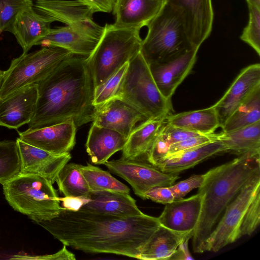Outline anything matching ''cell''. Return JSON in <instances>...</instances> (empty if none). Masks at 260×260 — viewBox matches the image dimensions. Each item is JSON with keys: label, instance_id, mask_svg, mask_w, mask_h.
I'll use <instances>...</instances> for the list:
<instances>
[{"label": "cell", "instance_id": "1", "mask_svg": "<svg viewBox=\"0 0 260 260\" xmlns=\"http://www.w3.org/2000/svg\"><path fill=\"white\" fill-rule=\"evenodd\" d=\"M38 224L66 246L135 258L160 225L157 217L144 213L121 217L64 208L56 217Z\"/></svg>", "mask_w": 260, "mask_h": 260}, {"label": "cell", "instance_id": "2", "mask_svg": "<svg viewBox=\"0 0 260 260\" xmlns=\"http://www.w3.org/2000/svg\"><path fill=\"white\" fill-rule=\"evenodd\" d=\"M88 56L72 54L37 84V107L28 128L68 121L78 127L93 121L95 85Z\"/></svg>", "mask_w": 260, "mask_h": 260}, {"label": "cell", "instance_id": "3", "mask_svg": "<svg viewBox=\"0 0 260 260\" xmlns=\"http://www.w3.org/2000/svg\"><path fill=\"white\" fill-rule=\"evenodd\" d=\"M259 155L245 153L205 173L198 188L202 207L192 236L194 252H206V241L223 212L243 187L260 173Z\"/></svg>", "mask_w": 260, "mask_h": 260}, {"label": "cell", "instance_id": "4", "mask_svg": "<svg viewBox=\"0 0 260 260\" xmlns=\"http://www.w3.org/2000/svg\"><path fill=\"white\" fill-rule=\"evenodd\" d=\"M2 185L11 207L37 223L52 219L64 209L53 183L39 175L20 173Z\"/></svg>", "mask_w": 260, "mask_h": 260}, {"label": "cell", "instance_id": "5", "mask_svg": "<svg viewBox=\"0 0 260 260\" xmlns=\"http://www.w3.org/2000/svg\"><path fill=\"white\" fill-rule=\"evenodd\" d=\"M147 26L140 52L148 64L170 60L194 48L181 16L166 2Z\"/></svg>", "mask_w": 260, "mask_h": 260}, {"label": "cell", "instance_id": "6", "mask_svg": "<svg viewBox=\"0 0 260 260\" xmlns=\"http://www.w3.org/2000/svg\"><path fill=\"white\" fill-rule=\"evenodd\" d=\"M140 30L105 25L96 47L87 58L95 87L140 52L143 40Z\"/></svg>", "mask_w": 260, "mask_h": 260}, {"label": "cell", "instance_id": "7", "mask_svg": "<svg viewBox=\"0 0 260 260\" xmlns=\"http://www.w3.org/2000/svg\"><path fill=\"white\" fill-rule=\"evenodd\" d=\"M115 97L133 106L147 119L167 117L173 111L171 100L160 93L140 52L128 62Z\"/></svg>", "mask_w": 260, "mask_h": 260}, {"label": "cell", "instance_id": "8", "mask_svg": "<svg viewBox=\"0 0 260 260\" xmlns=\"http://www.w3.org/2000/svg\"><path fill=\"white\" fill-rule=\"evenodd\" d=\"M72 54V52L62 48L44 47L14 58L9 68L4 71L0 99L23 87L38 84Z\"/></svg>", "mask_w": 260, "mask_h": 260}, {"label": "cell", "instance_id": "9", "mask_svg": "<svg viewBox=\"0 0 260 260\" xmlns=\"http://www.w3.org/2000/svg\"><path fill=\"white\" fill-rule=\"evenodd\" d=\"M259 189L260 173L252 177L226 207L206 241V251L217 252L240 238L244 214Z\"/></svg>", "mask_w": 260, "mask_h": 260}, {"label": "cell", "instance_id": "10", "mask_svg": "<svg viewBox=\"0 0 260 260\" xmlns=\"http://www.w3.org/2000/svg\"><path fill=\"white\" fill-rule=\"evenodd\" d=\"M104 165L110 172L127 182L134 193L143 200H145V193L150 189L156 186H170L179 178L178 174L164 173L139 158H121L107 160Z\"/></svg>", "mask_w": 260, "mask_h": 260}, {"label": "cell", "instance_id": "11", "mask_svg": "<svg viewBox=\"0 0 260 260\" xmlns=\"http://www.w3.org/2000/svg\"><path fill=\"white\" fill-rule=\"evenodd\" d=\"M181 16L189 41L199 49L212 31L214 13L212 0H166Z\"/></svg>", "mask_w": 260, "mask_h": 260}, {"label": "cell", "instance_id": "12", "mask_svg": "<svg viewBox=\"0 0 260 260\" xmlns=\"http://www.w3.org/2000/svg\"><path fill=\"white\" fill-rule=\"evenodd\" d=\"M76 126L72 121L19 132L25 142L52 154L69 153L75 144Z\"/></svg>", "mask_w": 260, "mask_h": 260}, {"label": "cell", "instance_id": "13", "mask_svg": "<svg viewBox=\"0 0 260 260\" xmlns=\"http://www.w3.org/2000/svg\"><path fill=\"white\" fill-rule=\"evenodd\" d=\"M34 8L38 13L52 22L99 31L104 29V27L93 21V11L78 0L38 1L34 4Z\"/></svg>", "mask_w": 260, "mask_h": 260}, {"label": "cell", "instance_id": "14", "mask_svg": "<svg viewBox=\"0 0 260 260\" xmlns=\"http://www.w3.org/2000/svg\"><path fill=\"white\" fill-rule=\"evenodd\" d=\"M103 31L68 25L51 28L36 45L60 47L74 54L89 56L96 47Z\"/></svg>", "mask_w": 260, "mask_h": 260}, {"label": "cell", "instance_id": "15", "mask_svg": "<svg viewBox=\"0 0 260 260\" xmlns=\"http://www.w3.org/2000/svg\"><path fill=\"white\" fill-rule=\"evenodd\" d=\"M37 84L23 87L0 99V126L18 129L31 121L37 107Z\"/></svg>", "mask_w": 260, "mask_h": 260}, {"label": "cell", "instance_id": "16", "mask_svg": "<svg viewBox=\"0 0 260 260\" xmlns=\"http://www.w3.org/2000/svg\"><path fill=\"white\" fill-rule=\"evenodd\" d=\"M21 160V172L41 176L53 184L61 169L71 158L69 153L54 154L16 139Z\"/></svg>", "mask_w": 260, "mask_h": 260}, {"label": "cell", "instance_id": "17", "mask_svg": "<svg viewBox=\"0 0 260 260\" xmlns=\"http://www.w3.org/2000/svg\"><path fill=\"white\" fill-rule=\"evenodd\" d=\"M199 49H191L170 60L148 64L155 84L162 95L171 100L176 88L191 72Z\"/></svg>", "mask_w": 260, "mask_h": 260}, {"label": "cell", "instance_id": "18", "mask_svg": "<svg viewBox=\"0 0 260 260\" xmlns=\"http://www.w3.org/2000/svg\"><path fill=\"white\" fill-rule=\"evenodd\" d=\"M260 85V64L255 63L243 69L223 96L214 105L219 127L244 100Z\"/></svg>", "mask_w": 260, "mask_h": 260}, {"label": "cell", "instance_id": "19", "mask_svg": "<svg viewBox=\"0 0 260 260\" xmlns=\"http://www.w3.org/2000/svg\"><path fill=\"white\" fill-rule=\"evenodd\" d=\"M146 120L136 109L115 97L96 107L92 122L99 126L115 131L127 138L138 122Z\"/></svg>", "mask_w": 260, "mask_h": 260}, {"label": "cell", "instance_id": "20", "mask_svg": "<svg viewBox=\"0 0 260 260\" xmlns=\"http://www.w3.org/2000/svg\"><path fill=\"white\" fill-rule=\"evenodd\" d=\"M202 197L197 193L186 199L175 200L166 204L157 217L160 225L180 233H192L200 217Z\"/></svg>", "mask_w": 260, "mask_h": 260}, {"label": "cell", "instance_id": "21", "mask_svg": "<svg viewBox=\"0 0 260 260\" xmlns=\"http://www.w3.org/2000/svg\"><path fill=\"white\" fill-rule=\"evenodd\" d=\"M53 22L38 13L33 6L24 8L15 17L6 31L12 33L26 53L49 31Z\"/></svg>", "mask_w": 260, "mask_h": 260}, {"label": "cell", "instance_id": "22", "mask_svg": "<svg viewBox=\"0 0 260 260\" xmlns=\"http://www.w3.org/2000/svg\"><path fill=\"white\" fill-rule=\"evenodd\" d=\"M166 0H116L113 25L123 28L140 29L147 26L158 13Z\"/></svg>", "mask_w": 260, "mask_h": 260}, {"label": "cell", "instance_id": "23", "mask_svg": "<svg viewBox=\"0 0 260 260\" xmlns=\"http://www.w3.org/2000/svg\"><path fill=\"white\" fill-rule=\"evenodd\" d=\"M80 209L121 217L143 213L129 193L109 190L91 191L89 197L85 200Z\"/></svg>", "mask_w": 260, "mask_h": 260}, {"label": "cell", "instance_id": "24", "mask_svg": "<svg viewBox=\"0 0 260 260\" xmlns=\"http://www.w3.org/2000/svg\"><path fill=\"white\" fill-rule=\"evenodd\" d=\"M126 140L119 133L92 123L85 144L86 152L93 164H104L115 153L122 150Z\"/></svg>", "mask_w": 260, "mask_h": 260}, {"label": "cell", "instance_id": "25", "mask_svg": "<svg viewBox=\"0 0 260 260\" xmlns=\"http://www.w3.org/2000/svg\"><path fill=\"white\" fill-rule=\"evenodd\" d=\"M225 151L224 145L216 140L197 147L168 155L155 167L164 173L178 174L215 154Z\"/></svg>", "mask_w": 260, "mask_h": 260}, {"label": "cell", "instance_id": "26", "mask_svg": "<svg viewBox=\"0 0 260 260\" xmlns=\"http://www.w3.org/2000/svg\"><path fill=\"white\" fill-rule=\"evenodd\" d=\"M166 122V117L149 119L135 127L122 149V158L134 159L146 155Z\"/></svg>", "mask_w": 260, "mask_h": 260}, {"label": "cell", "instance_id": "27", "mask_svg": "<svg viewBox=\"0 0 260 260\" xmlns=\"http://www.w3.org/2000/svg\"><path fill=\"white\" fill-rule=\"evenodd\" d=\"M167 123L202 135L211 134L219 127L218 116L213 106L203 109L170 114Z\"/></svg>", "mask_w": 260, "mask_h": 260}, {"label": "cell", "instance_id": "28", "mask_svg": "<svg viewBox=\"0 0 260 260\" xmlns=\"http://www.w3.org/2000/svg\"><path fill=\"white\" fill-rule=\"evenodd\" d=\"M189 233H180L160 225L143 247L137 259H169L183 238Z\"/></svg>", "mask_w": 260, "mask_h": 260}, {"label": "cell", "instance_id": "29", "mask_svg": "<svg viewBox=\"0 0 260 260\" xmlns=\"http://www.w3.org/2000/svg\"><path fill=\"white\" fill-rule=\"evenodd\" d=\"M226 151L260 155V121L229 132L217 134Z\"/></svg>", "mask_w": 260, "mask_h": 260}, {"label": "cell", "instance_id": "30", "mask_svg": "<svg viewBox=\"0 0 260 260\" xmlns=\"http://www.w3.org/2000/svg\"><path fill=\"white\" fill-rule=\"evenodd\" d=\"M260 121V85L236 109L221 127L229 132Z\"/></svg>", "mask_w": 260, "mask_h": 260}, {"label": "cell", "instance_id": "31", "mask_svg": "<svg viewBox=\"0 0 260 260\" xmlns=\"http://www.w3.org/2000/svg\"><path fill=\"white\" fill-rule=\"evenodd\" d=\"M65 197L88 199L90 190L78 167V164L67 163L58 173L55 181Z\"/></svg>", "mask_w": 260, "mask_h": 260}, {"label": "cell", "instance_id": "32", "mask_svg": "<svg viewBox=\"0 0 260 260\" xmlns=\"http://www.w3.org/2000/svg\"><path fill=\"white\" fill-rule=\"evenodd\" d=\"M91 191L109 190L129 193V188L108 172L90 164H78Z\"/></svg>", "mask_w": 260, "mask_h": 260}, {"label": "cell", "instance_id": "33", "mask_svg": "<svg viewBox=\"0 0 260 260\" xmlns=\"http://www.w3.org/2000/svg\"><path fill=\"white\" fill-rule=\"evenodd\" d=\"M21 172V160L16 141H0V184L3 185Z\"/></svg>", "mask_w": 260, "mask_h": 260}, {"label": "cell", "instance_id": "34", "mask_svg": "<svg viewBox=\"0 0 260 260\" xmlns=\"http://www.w3.org/2000/svg\"><path fill=\"white\" fill-rule=\"evenodd\" d=\"M128 66L124 64L102 84L95 87L93 104L99 107L115 97Z\"/></svg>", "mask_w": 260, "mask_h": 260}, {"label": "cell", "instance_id": "35", "mask_svg": "<svg viewBox=\"0 0 260 260\" xmlns=\"http://www.w3.org/2000/svg\"><path fill=\"white\" fill-rule=\"evenodd\" d=\"M249 20L240 39L250 46L260 55V9L248 5Z\"/></svg>", "mask_w": 260, "mask_h": 260}, {"label": "cell", "instance_id": "36", "mask_svg": "<svg viewBox=\"0 0 260 260\" xmlns=\"http://www.w3.org/2000/svg\"><path fill=\"white\" fill-rule=\"evenodd\" d=\"M33 6L32 0H0V34L6 31L20 11Z\"/></svg>", "mask_w": 260, "mask_h": 260}, {"label": "cell", "instance_id": "37", "mask_svg": "<svg viewBox=\"0 0 260 260\" xmlns=\"http://www.w3.org/2000/svg\"><path fill=\"white\" fill-rule=\"evenodd\" d=\"M260 222V189L256 192L248 205L240 228V238L250 236L257 229Z\"/></svg>", "mask_w": 260, "mask_h": 260}, {"label": "cell", "instance_id": "38", "mask_svg": "<svg viewBox=\"0 0 260 260\" xmlns=\"http://www.w3.org/2000/svg\"><path fill=\"white\" fill-rule=\"evenodd\" d=\"M170 146V143L165 135L162 133L161 129L158 136L146 154L148 162L155 167L168 154Z\"/></svg>", "mask_w": 260, "mask_h": 260}, {"label": "cell", "instance_id": "39", "mask_svg": "<svg viewBox=\"0 0 260 260\" xmlns=\"http://www.w3.org/2000/svg\"><path fill=\"white\" fill-rule=\"evenodd\" d=\"M216 140H217V134L213 133L208 135H200L189 138L170 145L167 155L197 147Z\"/></svg>", "mask_w": 260, "mask_h": 260}, {"label": "cell", "instance_id": "40", "mask_svg": "<svg viewBox=\"0 0 260 260\" xmlns=\"http://www.w3.org/2000/svg\"><path fill=\"white\" fill-rule=\"evenodd\" d=\"M205 174L194 175L170 186L175 200L183 198L192 190L199 188L205 179Z\"/></svg>", "mask_w": 260, "mask_h": 260}, {"label": "cell", "instance_id": "41", "mask_svg": "<svg viewBox=\"0 0 260 260\" xmlns=\"http://www.w3.org/2000/svg\"><path fill=\"white\" fill-rule=\"evenodd\" d=\"M170 145L202 134L170 125L166 122L161 128Z\"/></svg>", "mask_w": 260, "mask_h": 260}, {"label": "cell", "instance_id": "42", "mask_svg": "<svg viewBox=\"0 0 260 260\" xmlns=\"http://www.w3.org/2000/svg\"><path fill=\"white\" fill-rule=\"evenodd\" d=\"M145 199L165 205L175 200L174 196L170 186L153 187L145 193Z\"/></svg>", "mask_w": 260, "mask_h": 260}, {"label": "cell", "instance_id": "43", "mask_svg": "<svg viewBox=\"0 0 260 260\" xmlns=\"http://www.w3.org/2000/svg\"><path fill=\"white\" fill-rule=\"evenodd\" d=\"M12 259H44V260H75V255L70 252L66 245L56 253L44 255L28 256V255H16Z\"/></svg>", "mask_w": 260, "mask_h": 260}, {"label": "cell", "instance_id": "44", "mask_svg": "<svg viewBox=\"0 0 260 260\" xmlns=\"http://www.w3.org/2000/svg\"><path fill=\"white\" fill-rule=\"evenodd\" d=\"M95 12L110 13L113 11L116 0H78Z\"/></svg>", "mask_w": 260, "mask_h": 260}, {"label": "cell", "instance_id": "45", "mask_svg": "<svg viewBox=\"0 0 260 260\" xmlns=\"http://www.w3.org/2000/svg\"><path fill=\"white\" fill-rule=\"evenodd\" d=\"M192 234H189L185 237L181 241L174 254L169 259H180V260H192L193 258L191 256L189 248L188 242L192 238Z\"/></svg>", "mask_w": 260, "mask_h": 260}, {"label": "cell", "instance_id": "46", "mask_svg": "<svg viewBox=\"0 0 260 260\" xmlns=\"http://www.w3.org/2000/svg\"><path fill=\"white\" fill-rule=\"evenodd\" d=\"M60 201L62 202V207L66 209L78 210L80 208L86 199L64 197L60 198Z\"/></svg>", "mask_w": 260, "mask_h": 260}, {"label": "cell", "instance_id": "47", "mask_svg": "<svg viewBox=\"0 0 260 260\" xmlns=\"http://www.w3.org/2000/svg\"><path fill=\"white\" fill-rule=\"evenodd\" d=\"M248 5L254 6L260 9V0H246Z\"/></svg>", "mask_w": 260, "mask_h": 260}, {"label": "cell", "instance_id": "48", "mask_svg": "<svg viewBox=\"0 0 260 260\" xmlns=\"http://www.w3.org/2000/svg\"><path fill=\"white\" fill-rule=\"evenodd\" d=\"M3 73H4V71L0 70V88H1L2 80V78H3Z\"/></svg>", "mask_w": 260, "mask_h": 260}, {"label": "cell", "instance_id": "49", "mask_svg": "<svg viewBox=\"0 0 260 260\" xmlns=\"http://www.w3.org/2000/svg\"><path fill=\"white\" fill-rule=\"evenodd\" d=\"M37 1H44V0H36Z\"/></svg>", "mask_w": 260, "mask_h": 260}]
</instances>
